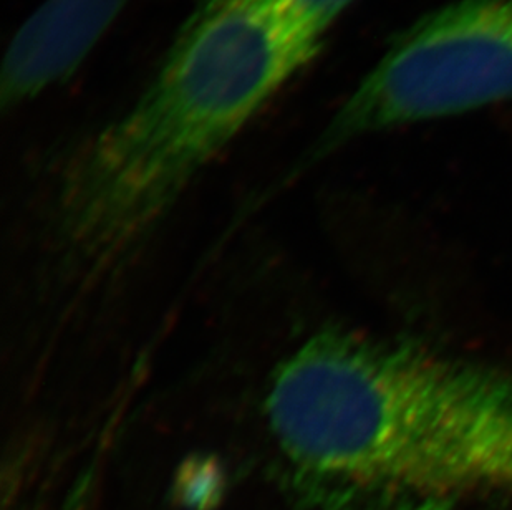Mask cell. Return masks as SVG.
I'll use <instances>...</instances> for the list:
<instances>
[{
  "instance_id": "obj_4",
  "label": "cell",
  "mask_w": 512,
  "mask_h": 510,
  "mask_svg": "<svg viewBox=\"0 0 512 510\" xmlns=\"http://www.w3.org/2000/svg\"><path fill=\"white\" fill-rule=\"evenodd\" d=\"M131 0H44L20 25L0 72L2 110H17L65 82Z\"/></svg>"
},
{
  "instance_id": "obj_5",
  "label": "cell",
  "mask_w": 512,
  "mask_h": 510,
  "mask_svg": "<svg viewBox=\"0 0 512 510\" xmlns=\"http://www.w3.org/2000/svg\"><path fill=\"white\" fill-rule=\"evenodd\" d=\"M277 12L300 34L324 47L335 22L357 0H269Z\"/></svg>"
},
{
  "instance_id": "obj_1",
  "label": "cell",
  "mask_w": 512,
  "mask_h": 510,
  "mask_svg": "<svg viewBox=\"0 0 512 510\" xmlns=\"http://www.w3.org/2000/svg\"><path fill=\"white\" fill-rule=\"evenodd\" d=\"M269 431L315 510H451L512 494V370L327 328L277 366Z\"/></svg>"
},
{
  "instance_id": "obj_3",
  "label": "cell",
  "mask_w": 512,
  "mask_h": 510,
  "mask_svg": "<svg viewBox=\"0 0 512 510\" xmlns=\"http://www.w3.org/2000/svg\"><path fill=\"white\" fill-rule=\"evenodd\" d=\"M509 100L512 0H455L393 39L285 179L365 136Z\"/></svg>"
},
{
  "instance_id": "obj_2",
  "label": "cell",
  "mask_w": 512,
  "mask_h": 510,
  "mask_svg": "<svg viewBox=\"0 0 512 510\" xmlns=\"http://www.w3.org/2000/svg\"><path fill=\"white\" fill-rule=\"evenodd\" d=\"M320 50L269 0H203L135 102L58 171L55 270L78 284L120 270Z\"/></svg>"
}]
</instances>
